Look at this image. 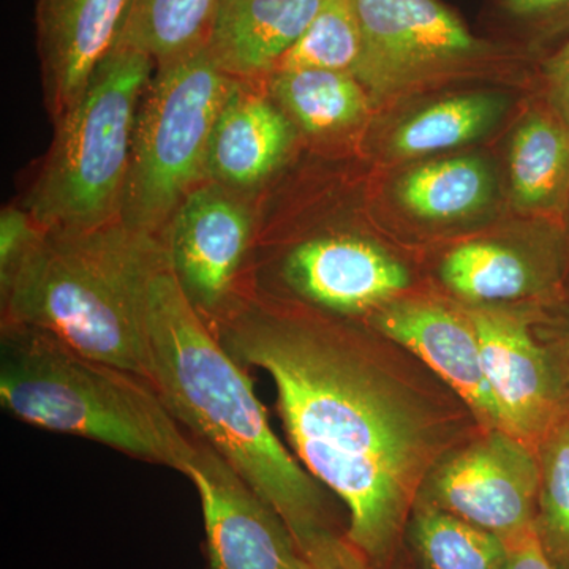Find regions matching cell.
Wrapping results in <instances>:
<instances>
[{"instance_id":"83f0119b","label":"cell","mask_w":569,"mask_h":569,"mask_svg":"<svg viewBox=\"0 0 569 569\" xmlns=\"http://www.w3.org/2000/svg\"><path fill=\"white\" fill-rule=\"evenodd\" d=\"M569 129V39L537 62L533 91Z\"/></svg>"},{"instance_id":"5b68a950","label":"cell","mask_w":569,"mask_h":569,"mask_svg":"<svg viewBox=\"0 0 569 569\" xmlns=\"http://www.w3.org/2000/svg\"><path fill=\"white\" fill-rule=\"evenodd\" d=\"M153 67L146 52L116 44L54 122L50 152L26 200L41 230L84 231L119 222L138 110Z\"/></svg>"},{"instance_id":"d4e9b609","label":"cell","mask_w":569,"mask_h":569,"mask_svg":"<svg viewBox=\"0 0 569 569\" xmlns=\"http://www.w3.org/2000/svg\"><path fill=\"white\" fill-rule=\"evenodd\" d=\"M541 443L535 533L553 568L569 569V415Z\"/></svg>"},{"instance_id":"d6986e66","label":"cell","mask_w":569,"mask_h":569,"mask_svg":"<svg viewBox=\"0 0 569 569\" xmlns=\"http://www.w3.org/2000/svg\"><path fill=\"white\" fill-rule=\"evenodd\" d=\"M238 88L224 104L209 142L206 178L231 190L271 178L293 148L296 127L279 104Z\"/></svg>"},{"instance_id":"7402d4cb","label":"cell","mask_w":569,"mask_h":569,"mask_svg":"<svg viewBox=\"0 0 569 569\" xmlns=\"http://www.w3.org/2000/svg\"><path fill=\"white\" fill-rule=\"evenodd\" d=\"M419 569H507L503 538L417 501L407 526Z\"/></svg>"},{"instance_id":"e0dca14e","label":"cell","mask_w":569,"mask_h":569,"mask_svg":"<svg viewBox=\"0 0 569 569\" xmlns=\"http://www.w3.org/2000/svg\"><path fill=\"white\" fill-rule=\"evenodd\" d=\"M505 201L515 216L563 223L569 208V129L529 92L505 148Z\"/></svg>"},{"instance_id":"8992f818","label":"cell","mask_w":569,"mask_h":569,"mask_svg":"<svg viewBox=\"0 0 569 569\" xmlns=\"http://www.w3.org/2000/svg\"><path fill=\"white\" fill-rule=\"evenodd\" d=\"M362 36L355 78L378 110L456 84H518L533 91L537 61L478 36L441 0H353Z\"/></svg>"},{"instance_id":"277c9868","label":"cell","mask_w":569,"mask_h":569,"mask_svg":"<svg viewBox=\"0 0 569 569\" xmlns=\"http://www.w3.org/2000/svg\"><path fill=\"white\" fill-rule=\"evenodd\" d=\"M0 400L28 425L181 473L193 456L194 438L148 378L78 353L37 329L2 325Z\"/></svg>"},{"instance_id":"f1b7e54d","label":"cell","mask_w":569,"mask_h":569,"mask_svg":"<svg viewBox=\"0 0 569 569\" xmlns=\"http://www.w3.org/2000/svg\"><path fill=\"white\" fill-rule=\"evenodd\" d=\"M307 569H376L346 535L325 531L302 546Z\"/></svg>"},{"instance_id":"9a60e30c","label":"cell","mask_w":569,"mask_h":569,"mask_svg":"<svg viewBox=\"0 0 569 569\" xmlns=\"http://www.w3.org/2000/svg\"><path fill=\"white\" fill-rule=\"evenodd\" d=\"M376 326L426 362L471 407L479 419L503 430L482 369L477 331L467 312L426 298L400 299L377 310Z\"/></svg>"},{"instance_id":"30bf717a","label":"cell","mask_w":569,"mask_h":569,"mask_svg":"<svg viewBox=\"0 0 569 569\" xmlns=\"http://www.w3.org/2000/svg\"><path fill=\"white\" fill-rule=\"evenodd\" d=\"M252 228L246 203L216 182L187 194L168 224L163 241L171 269L206 320H216L233 301Z\"/></svg>"},{"instance_id":"3957f363","label":"cell","mask_w":569,"mask_h":569,"mask_svg":"<svg viewBox=\"0 0 569 569\" xmlns=\"http://www.w3.org/2000/svg\"><path fill=\"white\" fill-rule=\"evenodd\" d=\"M164 257L163 239L134 234L121 222L43 230L2 290V325L37 329L149 380L148 291Z\"/></svg>"},{"instance_id":"2e32d148","label":"cell","mask_w":569,"mask_h":569,"mask_svg":"<svg viewBox=\"0 0 569 569\" xmlns=\"http://www.w3.org/2000/svg\"><path fill=\"white\" fill-rule=\"evenodd\" d=\"M389 197L425 227H463L497 216L505 201L501 170L481 152H455L396 167Z\"/></svg>"},{"instance_id":"484cf974","label":"cell","mask_w":569,"mask_h":569,"mask_svg":"<svg viewBox=\"0 0 569 569\" xmlns=\"http://www.w3.org/2000/svg\"><path fill=\"white\" fill-rule=\"evenodd\" d=\"M496 39L541 61L569 39V0H493Z\"/></svg>"},{"instance_id":"6da1fadb","label":"cell","mask_w":569,"mask_h":569,"mask_svg":"<svg viewBox=\"0 0 569 569\" xmlns=\"http://www.w3.org/2000/svg\"><path fill=\"white\" fill-rule=\"evenodd\" d=\"M211 328L239 365L274 380L296 455L346 503L348 541L387 569L443 451L437 417L335 325L231 301Z\"/></svg>"},{"instance_id":"ba28073f","label":"cell","mask_w":569,"mask_h":569,"mask_svg":"<svg viewBox=\"0 0 569 569\" xmlns=\"http://www.w3.org/2000/svg\"><path fill=\"white\" fill-rule=\"evenodd\" d=\"M541 467L522 440L505 430L463 448L430 475L432 505L508 539L533 529Z\"/></svg>"},{"instance_id":"cb8c5ba5","label":"cell","mask_w":569,"mask_h":569,"mask_svg":"<svg viewBox=\"0 0 569 569\" xmlns=\"http://www.w3.org/2000/svg\"><path fill=\"white\" fill-rule=\"evenodd\" d=\"M361 51V28L353 0H326L316 20L272 71L329 70L355 77Z\"/></svg>"},{"instance_id":"4dcf8cb0","label":"cell","mask_w":569,"mask_h":569,"mask_svg":"<svg viewBox=\"0 0 569 569\" xmlns=\"http://www.w3.org/2000/svg\"><path fill=\"white\" fill-rule=\"evenodd\" d=\"M563 228H565V234H567L568 253H569V208H568L567 213H565Z\"/></svg>"},{"instance_id":"4316f807","label":"cell","mask_w":569,"mask_h":569,"mask_svg":"<svg viewBox=\"0 0 569 569\" xmlns=\"http://www.w3.org/2000/svg\"><path fill=\"white\" fill-rule=\"evenodd\" d=\"M43 230L28 211L7 208L0 217V288L6 290Z\"/></svg>"},{"instance_id":"5bb4252c","label":"cell","mask_w":569,"mask_h":569,"mask_svg":"<svg viewBox=\"0 0 569 569\" xmlns=\"http://www.w3.org/2000/svg\"><path fill=\"white\" fill-rule=\"evenodd\" d=\"M133 0H37L36 36L52 122L77 102L121 40Z\"/></svg>"},{"instance_id":"8fae6325","label":"cell","mask_w":569,"mask_h":569,"mask_svg":"<svg viewBox=\"0 0 569 569\" xmlns=\"http://www.w3.org/2000/svg\"><path fill=\"white\" fill-rule=\"evenodd\" d=\"M568 268L563 223L526 217L518 242L481 236L449 250L441 260L440 279L471 305L493 307L556 293Z\"/></svg>"},{"instance_id":"ac0fdd59","label":"cell","mask_w":569,"mask_h":569,"mask_svg":"<svg viewBox=\"0 0 569 569\" xmlns=\"http://www.w3.org/2000/svg\"><path fill=\"white\" fill-rule=\"evenodd\" d=\"M516 108L507 89L452 91L403 112L381 134L377 153L389 167L462 152L496 133Z\"/></svg>"},{"instance_id":"9c48e42d","label":"cell","mask_w":569,"mask_h":569,"mask_svg":"<svg viewBox=\"0 0 569 569\" xmlns=\"http://www.w3.org/2000/svg\"><path fill=\"white\" fill-rule=\"evenodd\" d=\"M183 475L200 496L209 569H307L279 512L219 452L194 438Z\"/></svg>"},{"instance_id":"7a4b0ae2","label":"cell","mask_w":569,"mask_h":569,"mask_svg":"<svg viewBox=\"0 0 569 569\" xmlns=\"http://www.w3.org/2000/svg\"><path fill=\"white\" fill-rule=\"evenodd\" d=\"M146 329L149 380L179 425L279 512L299 548L335 531L320 488L272 432L244 366L183 293L168 252L149 283Z\"/></svg>"},{"instance_id":"44dd1931","label":"cell","mask_w":569,"mask_h":569,"mask_svg":"<svg viewBox=\"0 0 569 569\" xmlns=\"http://www.w3.org/2000/svg\"><path fill=\"white\" fill-rule=\"evenodd\" d=\"M266 78L271 99L307 137H350L361 132L377 111L365 86L343 71L279 70Z\"/></svg>"},{"instance_id":"7c38bea8","label":"cell","mask_w":569,"mask_h":569,"mask_svg":"<svg viewBox=\"0 0 569 569\" xmlns=\"http://www.w3.org/2000/svg\"><path fill=\"white\" fill-rule=\"evenodd\" d=\"M466 312L477 331L482 369L505 432L542 441L568 417L563 387L549 356L519 317L490 306Z\"/></svg>"},{"instance_id":"f546056e","label":"cell","mask_w":569,"mask_h":569,"mask_svg":"<svg viewBox=\"0 0 569 569\" xmlns=\"http://www.w3.org/2000/svg\"><path fill=\"white\" fill-rule=\"evenodd\" d=\"M508 549L507 569H556L546 557L533 529L505 539Z\"/></svg>"},{"instance_id":"ffe728a7","label":"cell","mask_w":569,"mask_h":569,"mask_svg":"<svg viewBox=\"0 0 569 569\" xmlns=\"http://www.w3.org/2000/svg\"><path fill=\"white\" fill-rule=\"evenodd\" d=\"M326 0H219L208 48L238 80L268 77L301 39Z\"/></svg>"},{"instance_id":"603a6c76","label":"cell","mask_w":569,"mask_h":569,"mask_svg":"<svg viewBox=\"0 0 569 569\" xmlns=\"http://www.w3.org/2000/svg\"><path fill=\"white\" fill-rule=\"evenodd\" d=\"M219 0H133L119 43L151 56L156 67L208 43Z\"/></svg>"},{"instance_id":"4fadbf2b","label":"cell","mask_w":569,"mask_h":569,"mask_svg":"<svg viewBox=\"0 0 569 569\" xmlns=\"http://www.w3.org/2000/svg\"><path fill=\"white\" fill-rule=\"evenodd\" d=\"M284 283L321 309L342 316L370 312L410 287V272L383 247L361 236L307 239L283 260Z\"/></svg>"},{"instance_id":"52a82bcc","label":"cell","mask_w":569,"mask_h":569,"mask_svg":"<svg viewBox=\"0 0 569 569\" xmlns=\"http://www.w3.org/2000/svg\"><path fill=\"white\" fill-rule=\"evenodd\" d=\"M238 78L208 48L157 67L142 96L119 222L163 239L174 212L206 178L209 142Z\"/></svg>"}]
</instances>
